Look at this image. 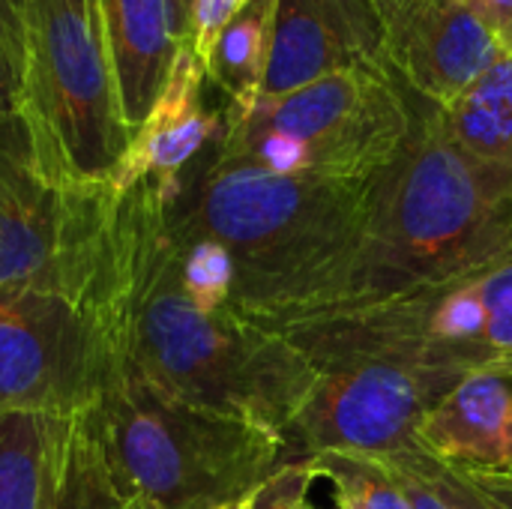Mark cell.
Instances as JSON below:
<instances>
[{"label":"cell","instance_id":"22","mask_svg":"<svg viewBox=\"0 0 512 509\" xmlns=\"http://www.w3.org/2000/svg\"><path fill=\"white\" fill-rule=\"evenodd\" d=\"M318 489H321L318 468L309 459H294L276 468L255 492H249L231 509H321L315 501Z\"/></svg>","mask_w":512,"mask_h":509},{"label":"cell","instance_id":"27","mask_svg":"<svg viewBox=\"0 0 512 509\" xmlns=\"http://www.w3.org/2000/svg\"><path fill=\"white\" fill-rule=\"evenodd\" d=\"M21 105V69L9 57L6 45L0 42V123L18 117Z\"/></svg>","mask_w":512,"mask_h":509},{"label":"cell","instance_id":"21","mask_svg":"<svg viewBox=\"0 0 512 509\" xmlns=\"http://www.w3.org/2000/svg\"><path fill=\"white\" fill-rule=\"evenodd\" d=\"M168 225V222H165ZM174 246V267L183 294L201 312H225L234 303L237 270L225 246L201 234H183L168 228Z\"/></svg>","mask_w":512,"mask_h":509},{"label":"cell","instance_id":"16","mask_svg":"<svg viewBox=\"0 0 512 509\" xmlns=\"http://www.w3.org/2000/svg\"><path fill=\"white\" fill-rule=\"evenodd\" d=\"M69 426L51 414H0V509L51 507Z\"/></svg>","mask_w":512,"mask_h":509},{"label":"cell","instance_id":"13","mask_svg":"<svg viewBox=\"0 0 512 509\" xmlns=\"http://www.w3.org/2000/svg\"><path fill=\"white\" fill-rule=\"evenodd\" d=\"M207 69L189 42L180 45L165 90L159 93L147 120L132 132L129 150L120 159L111 189L126 192L150 180L165 204L177 195L183 174L222 138L225 114L204 105Z\"/></svg>","mask_w":512,"mask_h":509},{"label":"cell","instance_id":"25","mask_svg":"<svg viewBox=\"0 0 512 509\" xmlns=\"http://www.w3.org/2000/svg\"><path fill=\"white\" fill-rule=\"evenodd\" d=\"M387 462H390V468L396 471V477L402 480V486H405V492H408V498H411V504L414 509H456L420 471H414L411 465H408V459L405 456H384Z\"/></svg>","mask_w":512,"mask_h":509},{"label":"cell","instance_id":"20","mask_svg":"<svg viewBox=\"0 0 512 509\" xmlns=\"http://www.w3.org/2000/svg\"><path fill=\"white\" fill-rule=\"evenodd\" d=\"M309 462L333 486L339 509H414L402 480L384 456L321 453Z\"/></svg>","mask_w":512,"mask_h":509},{"label":"cell","instance_id":"30","mask_svg":"<svg viewBox=\"0 0 512 509\" xmlns=\"http://www.w3.org/2000/svg\"><path fill=\"white\" fill-rule=\"evenodd\" d=\"M174 6H177V18H180V24H183V30H186V39H189V15H192V0H174Z\"/></svg>","mask_w":512,"mask_h":509},{"label":"cell","instance_id":"5","mask_svg":"<svg viewBox=\"0 0 512 509\" xmlns=\"http://www.w3.org/2000/svg\"><path fill=\"white\" fill-rule=\"evenodd\" d=\"M18 117L30 159L51 186H111L132 132L96 0H24Z\"/></svg>","mask_w":512,"mask_h":509},{"label":"cell","instance_id":"1","mask_svg":"<svg viewBox=\"0 0 512 509\" xmlns=\"http://www.w3.org/2000/svg\"><path fill=\"white\" fill-rule=\"evenodd\" d=\"M108 276L123 360L147 384L285 438L318 366L285 333L231 309L201 312L183 294L165 198L150 180L114 192Z\"/></svg>","mask_w":512,"mask_h":509},{"label":"cell","instance_id":"8","mask_svg":"<svg viewBox=\"0 0 512 509\" xmlns=\"http://www.w3.org/2000/svg\"><path fill=\"white\" fill-rule=\"evenodd\" d=\"M120 363L108 231L84 267L0 291V414L72 420L99 405Z\"/></svg>","mask_w":512,"mask_h":509},{"label":"cell","instance_id":"17","mask_svg":"<svg viewBox=\"0 0 512 509\" xmlns=\"http://www.w3.org/2000/svg\"><path fill=\"white\" fill-rule=\"evenodd\" d=\"M438 114L465 150L512 171V54Z\"/></svg>","mask_w":512,"mask_h":509},{"label":"cell","instance_id":"7","mask_svg":"<svg viewBox=\"0 0 512 509\" xmlns=\"http://www.w3.org/2000/svg\"><path fill=\"white\" fill-rule=\"evenodd\" d=\"M315 366L390 357L462 375L512 363V246L384 303L285 333Z\"/></svg>","mask_w":512,"mask_h":509},{"label":"cell","instance_id":"24","mask_svg":"<svg viewBox=\"0 0 512 509\" xmlns=\"http://www.w3.org/2000/svg\"><path fill=\"white\" fill-rule=\"evenodd\" d=\"M249 0H192L189 15V45L198 54V60L207 66L222 30L231 24V18L246 6Z\"/></svg>","mask_w":512,"mask_h":509},{"label":"cell","instance_id":"10","mask_svg":"<svg viewBox=\"0 0 512 509\" xmlns=\"http://www.w3.org/2000/svg\"><path fill=\"white\" fill-rule=\"evenodd\" d=\"M111 204V186H51L30 159L21 117L0 123V291L60 279L96 258Z\"/></svg>","mask_w":512,"mask_h":509},{"label":"cell","instance_id":"14","mask_svg":"<svg viewBox=\"0 0 512 509\" xmlns=\"http://www.w3.org/2000/svg\"><path fill=\"white\" fill-rule=\"evenodd\" d=\"M417 450L471 477H512V375H465L420 423Z\"/></svg>","mask_w":512,"mask_h":509},{"label":"cell","instance_id":"28","mask_svg":"<svg viewBox=\"0 0 512 509\" xmlns=\"http://www.w3.org/2000/svg\"><path fill=\"white\" fill-rule=\"evenodd\" d=\"M465 6H471L501 39V45L512 54V0H462Z\"/></svg>","mask_w":512,"mask_h":509},{"label":"cell","instance_id":"26","mask_svg":"<svg viewBox=\"0 0 512 509\" xmlns=\"http://www.w3.org/2000/svg\"><path fill=\"white\" fill-rule=\"evenodd\" d=\"M0 42L21 69L24 54V0H0Z\"/></svg>","mask_w":512,"mask_h":509},{"label":"cell","instance_id":"12","mask_svg":"<svg viewBox=\"0 0 512 509\" xmlns=\"http://www.w3.org/2000/svg\"><path fill=\"white\" fill-rule=\"evenodd\" d=\"M345 69L387 72V30L378 0H276L258 96H285Z\"/></svg>","mask_w":512,"mask_h":509},{"label":"cell","instance_id":"6","mask_svg":"<svg viewBox=\"0 0 512 509\" xmlns=\"http://www.w3.org/2000/svg\"><path fill=\"white\" fill-rule=\"evenodd\" d=\"M405 87L381 69H345L240 111L225 108L222 159L288 177L372 180L405 147L414 111Z\"/></svg>","mask_w":512,"mask_h":509},{"label":"cell","instance_id":"9","mask_svg":"<svg viewBox=\"0 0 512 509\" xmlns=\"http://www.w3.org/2000/svg\"><path fill=\"white\" fill-rule=\"evenodd\" d=\"M462 378L453 369L390 357L324 363L309 399L285 432L288 462L321 453H411L426 414Z\"/></svg>","mask_w":512,"mask_h":509},{"label":"cell","instance_id":"29","mask_svg":"<svg viewBox=\"0 0 512 509\" xmlns=\"http://www.w3.org/2000/svg\"><path fill=\"white\" fill-rule=\"evenodd\" d=\"M474 480L480 483V489L492 501H498L501 507L512 509V477H474Z\"/></svg>","mask_w":512,"mask_h":509},{"label":"cell","instance_id":"11","mask_svg":"<svg viewBox=\"0 0 512 509\" xmlns=\"http://www.w3.org/2000/svg\"><path fill=\"white\" fill-rule=\"evenodd\" d=\"M387 72L426 102L447 108L507 57L498 33L462 0H378Z\"/></svg>","mask_w":512,"mask_h":509},{"label":"cell","instance_id":"19","mask_svg":"<svg viewBox=\"0 0 512 509\" xmlns=\"http://www.w3.org/2000/svg\"><path fill=\"white\" fill-rule=\"evenodd\" d=\"M48 509H147L111 465L90 411L72 417L57 492Z\"/></svg>","mask_w":512,"mask_h":509},{"label":"cell","instance_id":"4","mask_svg":"<svg viewBox=\"0 0 512 509\" xmlns=\"http://www.w3.org/2000/svg\"><path fill=\"white\" fill-rule=\"evenodd\" d=\"M96 435L147 509H231L288 462L285 438L186 405L126 360L90 408Z\"/></svg>","mask_w":512,"mask_h":509},{"label":"cell","instance_id":"32","mask_svg":"<svg viewBox=\"0 0 512 509\" xmlns=\"http://www.w3.org/2000/svg\"><path fill=\"white\" fill-rule=\"evenodd\" d=\"M510 375H512V372H510Z\"/></svg>","mask_w":512,"mask_h":509},{"label":"cell","instance_id":"18","mask_svg":"<svg viewBox=\"0 0 512 509\" xmlns=\"http://www.w3.org/2000/svg\"><path fill=\"white\" fill-rule=\"evenodd\" d=\"M273 12L276 0H249L222 30L204 66L207 81H213L228 96V111L252 105L261 93L270 54Z\"/></svg>","mask_w":512,"mask_h":509},{"label":"cell","instance_id":"31","mask_svg":"<svg viewBox=\"0 0 512 509\" xmlns=\"http://www.w3.org/2000/svg\"><path fill=\"white\" fill-rule=\"evenodd\" d=\"M498 372H512V363L510 366H504V369H498Z\"/></svg>","mask_w":512,"mask_h":509},{"label":"cell","instance_id":"23","mask_svg":"<svg viewBox=\"0 0 512 509\" xmlns=\"http://www.w3.org/2000/svg\"><path fill=\"white\" fill-rule=\"evenodd\" d=\"M399 456H405L408 459V465L414 468V471H420L450 504L456 509H507L501 507L498 501H492L483 489H480V483L471 477V474H462V471H453V468H447V465H441V462H435L432 456H426V453H420V450H411V453H399Z\"/></svg>","mask_w":512,"mask_h":509},{"label":"cell","instance_id":"15","mask_svg":"<svg viewBox=\"0 0 512 509\" xmlns=\"http://www.w3.org/2000/svg\"><path fill=\"white\" fill-rule=\"evenodd\" d=\"M117 81L120 111L135 132L153 111L186 30L174 0H96Z\"/></svg>","mask_w":512,"mask_h":509},{"label":"cell","instance_id":"2","mask_svg":"<svg viewBox=\"0 0 512 509\" xmlns=\"http://www.w3.org/2000/svg\"><path fill=\"white\" fill-rule=\"evenodd\" d=\"M512 246V171L465 150L438 105L414 114L399 156L375 177L363 237L342 270L312 300L282 312L267 330L357 312Z\"/></svg>","mask_w":512,"mask_h":509},{"label":"cell","instance_id":"3","mask_svg":"<svg viewBox=\"0 0 512 509\" xmlns=\"http://www.w3.org/2000/svg\"><path fill=\"white\" fill-rule=\"evenodd\" d=\"M216 144L183 174L165 222L228 249L237 270L231 312L267 327L324 291L351 258L372 210L375 177H288L222 159Z\"/></svg>","mask_w":512,"mask_h":509}]
</instances>
